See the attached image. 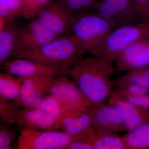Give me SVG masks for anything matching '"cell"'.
<instances>
[{
    "label": "cell",
    "instance_id": "6da1fadb",
    "mask_svg": "<svg viewBox=\"0 0 149 149\" xmlns=\"http://www.w3.org/2000/svg\"><path fill=\"white\" fill-rule=\"evenodd\" d=\"M112 63L95 56L82 58L63 74L75 82L93 106H97L107 102L112 92Z\"/></svg>",
    "mask_w": 149,
    "mask_h": 149
},
{
    "label": "cell",
    "instance_id": "7a4b0ae2",
    "mask_svg": "<svg viewBox=\"0 0 149 149\" xmlns=\"http://www.w3.org/2000/svg\"><path fill=\"white\" fill-rule=\"evenodd\" d=\"M84 55L80 44L72 33L56 37L37 49L13 58L31 60L46 65L56 67L63 74Z\"/></svg>",
    "mask_w": 149,
    "mask_h": 149
},
{
    "label": "cell",
    "instance_id": "3957f363",
    "mask_svg": "<svg viewBox=\"0 0 149 149\" xmlns=\"http://www.w3.org/2000/svg\"><path fill=\"white\" fill-rule=\"evenodd\" d=\"M114 27L95 12L74 15L71 33L80 44L84 54H93Z\"/></svg>",
    "mask_w": 149,
    "mask_h": 149
},
{
    "label": "cell",
    "instance_id": "277c9868",
    "mask_svg": "<svg viewBox=\"0 0 149 149\" xmlns=\"http://www.w3.org/2000/svg\"><path fill=\"white\" fill-rule=\"evenodd\" d=\"M149 38V22L116 27L110 32L92 54L113 62L124 49L133 43Z\"/></svg>",
    "mask_w": 149,
    "mask_h": 149
},
{
    "label": "cell",
    "instance_id": "5b68a950",
    "mask_svg": "<svg viewBox=\"0 0 149 149\" xmlns=\"http://www.w3.org/2000/svg\"><path fill=\"white\" fill-rule=\"evenodd\" d=\"M74 138L61 130L23 128L17 147L19 149H67Z\"/></svg>",
    "mask_w": 149,
    "mask_h": 149
},
{
    "label": "cell",
    "instance_id": "8992f818",
    "mask_svg": "<svg viewBox=\"0 0 149 149\" xmlns=\"http://www.w3.org/2000/svg\"><path fill=\"white\" fill-rule=\"evenodd\" d=\"M48 94L53 96L72 110H89L93 106L75 82L65 74L56 76Z\"/></svg>",
    "mask_w": 149,
    "mask_h": 149
},
{
    "label": "cell",
    "instance_id": "52a82bcc",
    "mask_svg": "<svg viewBox=\"0 0 149 149\" xmlns=\"http://www.w3.org/2000/svg\"><path fill=\"white\" fill-rule=\"evenodd\" d=\"M73 15L58 1L50 0L35 18L59 37L71 33Z\"/></svg>",
    "mask_w": 149,
    "mask_h": 149
},
{
    "label": "cell",
    "instance_id": "ba28073f",
    "mask_svg": "<svg viewBox=\"0 0 149 149\" xmlns=\"http://www.w3.org/2000/svg\"><path fill=\"white\" fill-rule=\"evenodd\" d=\"M56 37L37 19L34 18L19 32L13 57L36 50Z\"/></svg>",
    "mask_w": 149,
    "mask_h": 149
},
{
    "label": "cell",
    "instance_id": "9c48e42d",
    "mask_svg": "<svg viewBox=\"0 0 149 149\" xmlns=\"http://www.w3.org/2000/svg\"><path fill=\"white\" fill-rule=\"evenodd\" d=\"M59 74H48L19 79L22 82L19 104L22 109L35 107L48 95L52 81Z\"/></svg>",
    "mask_w": 149,
    "mask_h": 149
},
{
    "label": "cell",
    "instance_id": "30bf717a",
    "mask_svg": "<svg viewBox=\"0 0 149 149\" xmlns=\"http://www.w3.org/2000/svg\"><path fill=\"white\" fill-rule=\"evenodd\" d=\"M89 111L97 133H116L126 131L120 111L108 102L94 106Z\"/></svg>",
    "mask_w": 149,
    "mask_h": 149
},
{
    "label": "cell",
    "instance_id": "8fae6325",
    "mask_svg": "<svg viewBox=\"0 0 149 149\" xmlns=\"http://www.w3.org/2000/svg\"><path fill=\"white\" fill-rule=\"evenodd\" d=\"M119 72L136 71L149 66V38L140 40L128 46L115 61Z\"/></svg>",
    "mask_w": 149,
    "mask_h": 149
},
{
    "label": "cell",
    "instance_id": "7c38bea8",
    "mask_svg": "<svg viewBox=\"0 0 149 149\" xmlns=\"http://www.w3.org/2000/svg\"><path fill=\"white\" fill-rule=\"evenodd\" d=\"M5 72L19 79H24L48 74H63L59 68L42 64L31 60L13 58L3 65Z\"/></svg>",
    "mask_w": 149,
    "mask_h": 149
},
{
    "label": "cell",
    "instance_id": "4fadbf2b",
    "mask_svg": "<svg viewBox=\"0 0 149 149\" xmlns=\"http://www.w3.org/2000/svg\"><path fill=\"white\" fill-rule=\"evenodd\" d=\"M60 124L61 120L36 107L22 109L15 123L20 130L29 128L45 130H59Z\"/></svg>",
    "mask_w": 149,
    "mask_h": 149
},
{
    "label": "cell",
    "instance_id": "5bb4252c",
    "mask_svg": "<svg viewBox=\"0 0 149 149\" xmlns=\"http://www.w3.org/2000/svg\"><path fill=\"white\" fill-rule=\"evenodd\" d=\"M107 102L115 107L120 111L127 132L149 123V110L133 105L112 93Z\"/></svg>",
    "mask_w": 149,
    "mask_h": 149
},
{
    "label": "cell",
    "instance_id": "9a60e30c",
    "mask_svg": "<svg viewBox=\"0 0 149 149\" xmlns=\"http://www.w3.org/2000/svg\"><path fill=\"white\" fill-rule=\"evenodd\" d=\"M89 111L77 110L69 112L61 119L60 130L74 137L93 136L96 131Z\"/></svg>",
    "mask_w": 149,
    "mask_h": 149
},
{
    "label": "cell",
    "instance_id": "2e32d148",
    "mask_svg": "<svg viewBox=\"0 0 149 149\" xmlns=\"http://www.w3.org/2000/svg\"><path fill=\"white\" fill-rule=\"evenodd\" d=\"M20 30L13 19L8 21L3 29L0 30V65L3 66L11 56L18 40Z\"/></svg>",
    "mask_w": 149,
    "mask_h": 149
},
{
    "label": "cell",
    "instance_id": "e0dca14e",
    "mask_svg": "<svg viewBox=\"0 0 149 149\" xmlns=\"http://www.w3.org/2000/svg\"><path fill=\"white\" fill-rule=\"evenodd\" d=\"M103 1L113 8L118 22V27L142 22L133 0Z\"/></svg>",
    "mask_w": 149,
    "mask_h": 149
},
{
    "label": "cell",
    "instance_id": "ac0fdd59",
    "mask_svg": "<svg viewBox=\"0 0 149 149\" xmlns=\"http://www.w3.org/2000/svg\"><path fill=\"white\" fill-rule=\"evenodd\" d=\"M22 82L18 78L6 72L0 73V104L19 100Z\"/></svg>",
    "mask_w": 149,
    "mask_h": 149
},
{
    "label": "cell",
    "instance_id": "d6986e66",
    "mask_svg": "<svg viewBox=\"0 0 149 149\" xmlns=\"http://www.w3.org/2000/svg\"><path fill=\"white\" fill-rule=\"evenodd\" d=\"M122 137L127 149H149V123L127 132Z\"/></svg>",
    "mask_w": 149,
    "mask_h": 149
},
{
    "label": "cell",
    "instance_id": "ffe728a7",
    "mask_svg": "<svg viewBox=\"0 0 149 149\" xmlns=\"http://www.w3.org/2000/svg\"><path fill=\"white\" fill-rule=\"evenodd\" d=\"M92 141L94 149H127L123 137L116 133L96 132Z\"/></svg>",
    "mask_w": 149,
    "mask_h": 149
},
{
    "label": "cell",
    "instance_id": "44dd1931",
    "mask_svg": "<svg viewBox=\"0 0 149 149\" xmlns=\"http://www.w3.org/2000/svg\"><path fill=\"white\" fill-rule=\"evenodd\" d=\"M47 113L56 119L61 120L72 110L53 96L48 94L36 107Z\"/></svg>",
    "mask_w": 149,
    "mask_h": 149
},
{
    "label": "cell",
    "instance_id": "7402d4cb",
    "mask_svg": "<svg viewBox=\"0 0 149 149\" xmlns=\"http://www.w3.org/2000/svg\"><path fill=\"white\" fill-rule=\"evenodd\" d=\"M113 82L114 85H116L117 88L134 85L149 89V82L140 70L126 72Z\"/></svg>",
    "mask_w": 149,
    "mask_h": 149
},
{
    "label": "cell",
    "instance_id": "603a6c76",
    "mask_svg": "<svg viewBox=\"0 0 149 149\" xmlns=\"http://www.w3.org/2000/svg\"><path fill=\"white\" fill-rule=\"evenodd\" d=\"M22 109L18 100L0 104V117L3 121L15 124L19 114Z\"/></svg>",
    "mask_w": 149,
    "mask_h": 149
},
{
    "label": "cell",
    "instance_id": "cb8c5ba5",
    "mask_svg": "<svg viewBox=\"0 0 149 149\" xmlns=\"http://www.w3.org/2000/svg\"><path fill=\"white\" fill-rule=\"evenodd\" d=\"M24 0H0V17L7 21L13 19L14 16L19 15Z\"/></svg>",
    "mask_w": 149,
    "mask_h": 149
},
{
    "label": "cell",
    "instance_id": "d4e9b609",
    "mask_svg": "<svg viewBox=\"0 0 149 149\" xmlns=\"http://www.w3.org/2000/svg\"><path fill=\"white\" fill-rule=\"evenodd\" d=\"M50 0H24L19 16L27 20L34 19Z\"/></svg>",
    "mask_w": 149,
    "mask_h": 149
},
{
    "label": "cell",
    "instance_id": "484cf974",
    "mask_svg": "<svg viewBox=\"0 0 149 149\" xmlns=\"http://www.w3.org/2000/svg\"><path fill=\"white\" fill-rule=\"evenodd\" d=\"M13 124L1 120L0 123V149H12L16 131Z\"/></svg>",
    "mask_w": 149,
    "mask_h": 149
},
{
    "label": "cell",
    "instance_id": "4316f807",
    "mask_svg": "<svg viewBox=\"0 0 149 149\" xmlns=\"http://www.w3.org/2000/svg\"><path fill=\"white\" fill-rule=\"evenodd\" d=\"M93 10L109 22L115 28L118 27V22L112 7L103 0L97 2Z\"/></svg>",
    "mask_w": 149,
    "mask_h": 149
},
{
    "label": "cell",
    "instance_id": "83f0119b",
    "mask_svg": "<svg viewBox=\"0 0 149 149\" xmlns=\"http://www.w3.org/2000/svg\"><path fill=\"white\" fill-rule=\"evenodd\" d=\"M112 93L133 105L143 109L149 110V94L137 96L129 95L118 92L116 90H113Z\"/></svg>",
    "mask_w": 149,
    "mask_h": 149
},
{
    "label": "cell",
    "instance_id": "f1b7e54d",
    "mask_svg": "<svg viewBox=\"0 0 149 149\" xmlns=\"http://www.w3.org/2000/svg\"><path fill=\"white\" fill-rule=\"evenodd\" d=\"M67 149H94L92 138L87 135L75 137Z\"/></svg>",
    "mask_w": 149,
    "mask_h": 149
},
{
    "label": "cell",
    "instance_id": "f546056e",
    "mask_svg": "<svg viewBox=\"0 0 149 149\" xmlns=\"http://www.w3.org/2000/svg\"><path fill=\"white\" fill-rule=\"evenodd\" d=\"M141 21L149 22V0H133Z\"/></svg>",
    "mask_w": 149,
    "mask_h": 149
},
{
    "label": "cell",
    "instance_id": "4dcf8cb0",
    "mask_svg": "<svg viewBox=\"0 0 149 149\" xmlns=\"http://www.w3.org/2000/svg\"><path fill=\"white\" fill-rule=\"evenodd\" d=\"M58 1L72 14L86 12L83 8L82 0H58Z\"/></svg>",
    "mask_w": 149,
    "mask_h": 149
},
{
    "label": "cell",
    "instance_id": "1f68e13d",
    "mask_svg": "<svg viewBox=\"0 0 149 149\" xmlns=\"http://www.w3.org/2000/svg\"><path fill=\"white\" fill-rule=\"evenodd\" d=\"M116 91L129 95L137 96L149 94V89L137 85H129L117 88Z\"/></svg>",
    "mask_w": 149,
    "mask_h": 149
},
{
    "label": "cell",
    "instance_id": "d6a6232c",
    "mask_svg": "<svg viewBox=\"0 0 149 149\" xmlns=\"http://www.w3.org/2000/svg\"><path fill=\"white\" fill-rule=\"evenodd\" d=\"M149 82V66L144 69L139 70Z\"/></svg>",
    "mask_w": 149,
    "mask_h": 149
}]
</instances>
